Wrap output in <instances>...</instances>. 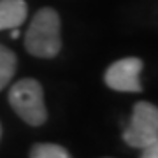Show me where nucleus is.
I'll return each mask as SVG.
<instances>
[{
	"mask_svg": "<svg viewBox=\"0 0 158 158\" xmlns=\"http://www.w3.org/2000/svg\"><path fill=\"white\" fill-rule=\"evenodd\" d=\"M28 14L25 0H0V30L21 27Z\"/></svg>",
	"mask_w": 158,
	"mask_h": 158,
	"instance_id": "5",
	"label": "nucleus"
},
{
	"mask_svg": "<svg viewBox=\"0 0 158 158\" xmlns=\"http://www.w3.org/2000/svg\"><path fill=\"white\" fill-rule=\"evenodd\" d=\"M16 63H18L16 55L9 48L0 44V91L4 90L11 83V79L14 77Z\"/></svg>",
	"mask_w": 158,
	"mask_h": 158,
	"instance_id": "6",
	"label": "nucleus"
},
{
	"mask_svg": "<svg viewBox=\"0 0 158 158\" xmlns=\"http://www.w3.org/2000/svg\"><path fill=\"white\" fill-rule=\"evenodd\" d=\"M25 49L37 58H53L60 53L62 23L55 9L42 7L34 14L25 34Z\"/></svg>",
	"mask_w": 158,
	"mask_h": 158,
	"instance_id": "1",
	"label": "nucleus"
},
{
	"mask_svg": "<svg viewBox=\"0 0 158 158\" xmlns=\"http://www.w3.org/2000/svg\"><path fill=\"white\" fill-rule=\"evenodd\" d=\"M0 132H2V130H0Z\"/></svg>",
	"mask_w": 158,
	"mask_h": 158,
	"instance_id": "10",
	"label": "nucleus"
},
{
	"mask_svg": "<svg viewBox=\"0 0 158 158\" xmlns=\"http://www.w3.org/2000/svg\"><path fill=\"white\" fill-rule=\"evenodd\" d=\"M11 37H12V39H16V37H19V30H18V28H12Z\"/></svg>",
	"mask_w": 158,
	"mask_h": 158,
	"instance_id": "9",
	"label": "nucleus"
},
{
	"mask_svg": "<svg viewBox=\"0 0 158 158\" xmlns=\"http://www.w3.org/2000/svg\"><path fill=\"white\" fill-rule=\"evenodd\" d=\"M141 70L142 60L135 56H127L109 65L106 76H104V81L114 91L139 93V91H142Z\"/></svg>",
	"mask_w": 158,
	"mask_h": 158,
	"instance_id": "4",
	"label": "nucleus"
},
{
	"mask_svg": "<svg viewBox=\"0 0 158 158\" xmlns=\"http://www.w3.org/2000/svg\"><path fill=\"white\" fill-rule=\"evenodd\" d=\"M158 139V107L149 102H137L132 118L123 130V141L132 148H144Z\"/></svg>",
	"mask_w": 158,
	"mask_h": 158,
	"instance_id": "3",
	"label": "nucleus"
},
{
	"mask_svg": "<svg viewBox=\"0 0 158 158\" xmlns=\"http://www.w3.org/2000/svg\"><path fill=\"white\" fill-rule=\"evenodd\" d=\"M9 104L16 114L32 127H40L48 119L44 91L37 79H19L9 90Z\"/></svg>",
	"mask_w": 158,
	"mask_h": 158,
	"instance_id": "2",
	"label": "nucleus"
},
{
	"mask_svg": "<svg viewBox=\"0 0 158 158\" xmlns=\"http://www.w3.org/2000/svg\"><path fill=\"white\" fill-rule=\"evenodd\" d=\"M141 158H158V139L151 144L141 148Z\"/></svg>",
	"mask_w": 158,
	"mask_h": 158,
	"instance_id": "8",
	"label": "nucleus"
},
{
	"mask_svg": "<svg viewBox=\"0 0 158 158\" xmlns=\"http://www.w3.org/2000/svg\"><path fill=\"white\" fill-rule=\"evenodd\" d=\"M30 158H72V156L63 146L51 144V142H40V144H35L32 148Z\"/></svg>",
	"mask_w": 158,
	"mask_h": 158,
	"instance_id": "7",
	"label": "nucleus"
}]
</instances>
